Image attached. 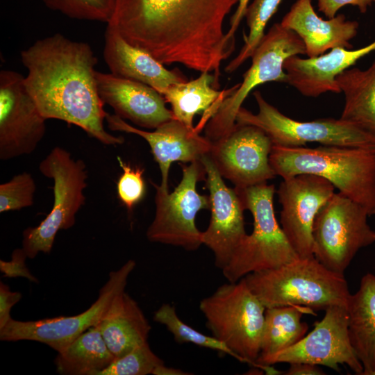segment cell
<instances>
[{"label": "cell", "instance_id": "cell-1", "mask_svg": "<svg viewBox=\"0 0 375 375\" xmlns=\"http://www.w3.org/2000/svg\"><path fill=\"white\" fill-rule=\"evenodd\" d=\"M240 0H116L108 26L131 45L164 65L181 64L215 73L235 45L226 40L224 21Z\"/></svg>", "mask_w": 375, "mask_h": 375}, {"label": "cell", "instance_id": "cell-2", "mask_svg": "<svg viewBox=\"0 0 375 375\" xmlns=\"http://www.w3.org/2000/svg\"><path fill=\"white\" fill-rule=\"evenodd\" d=\"M20 56L28 70L26 88L46 119L74 124L106 145L124 142L104 128L108 112L97 88L98 59L89 44L56 33L35 41Z\"/></svg>", "mask_w": 375, "mask_h": 375}, {"label": "cell", "instance_id": "cell-3", "mask_svg": "<svg viewBox=\"0 0 375 375\" xmlns=\"http://www.w3.org/2000/svg\"><path fill=\"white\" fill-rule=\"evenodd\" d=\"M270 164L283 178L301 174L322 176L339 192L375 215V151L358 147L315 148L273 145Z\"/></svg>", "mask_w": 375, "mask_h": 375}, {"label": "cell", "instance_id": "cell-4", "mask_svg": "<svg viewBox=\"0 0 375 375\" xmlns=\"http://www.w3.org/2000/svg\"><path fill=\"white\" fill-rule=\"evenodd\" d=\"M243 278L266 308L296 305L326 310L335 305L347 306L351 294L344 274L330 270L315 257H299Z\"/></svg>", "mask_w": 375, "mask_h": 375}, {"label": "cell", "instance_id": "cell-5", "mask_svg": "<svg viewBox=\"0 0 375 375\" xmlns=\"http://www.w3.org/2000/svg\"><path fill=\"white\" fill-rule=\"evenodd\" d=\"M235 189L244 210L253 216V229L222 270L226 279L236 282L250 273L278 267L298 258L275 217L274 185L265 183Z\"/></svg>", "mask_w": 375, "mask_h": 375}, {"label": "cell", "instance_id": "cell-6", "mask_svg": "<svg viewBox=\"0 0 375 375\" xmlns=\"http://www.w3.org/2000/svg\"><path fill=\"white\" fill-rule=\"evenodd\" d=\"M199 309L212 336L239 361L258 366L266 308L244 278L220 285L200 301Z\"/></svg>", "mask_w": 375, "mask_h": 375}, {"label": "cell", "instance_id": "cell-7", "mask_svg": "<svg viewBox=\"0 0 375 375\" xmlns=\"http://www.w3.org/2000/svg\"><path fill=\"white\" fill-rule=\"evenodd\" d=\"M39 169L53 181V203L51 210L38 226L23 232L22 249L31 259L40 252L50 253L58 232L75 224L76 215L85 202L83 191L87 187L85 162L81 159L75 160L62 147H54L40 162Z\"/></svg>", "mask_w": 375, "mask_h": 375}, {"label": "cell", "instance_id": "cell-8", "mask_svg": "<svg viewBox=\"0 0 375 375\" xmlns=\"http://www.w3.org/2000/svg\"><path fill=\"white\" fill-rule=\"evenodd\" d=\"M258 112L253 114L241 107L235 123L256 126L270 138L274 145L304 147L315 142L325 146L358 147L375 151V133L341 118H325L301 122L293 119L269 103L255 91Z\"/></svg>", "mask_w": 375, "mask_h": 375}, {"label": "cell", "instance_id": "cell-9", "mask_svg": "<svg viewBox=\"0 0 375 375\" xmlns=\"http://www.w3.org/2000/svg\"><path fill=\"white\" fill-rule=\"evenodd\" d=\"M301 39L293 31L276 23L265 34L251 56L252 62L241 83L220 103L206 126V138L212 142L228 135L235 126L238 111L248 94L267 82L287 81L285 61L291 56L305 55Z\"/></svg>", "mask_w": 375, "mask_h": 375}, {"label": "cell", "instance_id": "cell-10", "mask_svg": "<svg viewBox=\"0 0 375 375\" xmlns=\"http://www.w3.org/2000/svg\"><path fill=\"white\" fill-rule=\"evenodd\" d=\"M368 217L361 205L335 192L314 220L315 258L330 270L344 274L357 252L375 242Z\"/></svg>", "mask_w": 375, "mask_h": 375}, {"label": "cell", "instance_id": "cell-11", "mask_svg": "<svg viewBox=\"0 0 375 375\" xmlns=\"http://www.w3.org/2000/svg\"><path fill=\"white\" fill-rule=\"evenodd\" d=\"M182 178L173 192L153 182L156 189V212L147 230V239L195 251L202 244L201 234L196 226L197 213L210 209L209 197L199 194L197 182L204 179L206 169L201 161L182 166Z\"/></svg>", "mask_w": 375, "mask_h": 375}, {"label": "cell", "instance_id": "cell-12", "mask_svg": "<svg viewBox=\"0 0 375 375\" xmlns=\"http://www.w3.org/2000/svg\"><path fill=\"white\" fill-rule=\"evenodd\" d=\"M135 265L134 260H129L118 269L110 272L98 298L81 313L36 321H19L12 318L0 329V340L35 341L47 344L57 352L62 351L83 333L98 324L114 297L125 290L128 276Z\"/></svg>", "mask_w": 375, "mask_h": 375}, {"label": "cell", "instance_id": "cell-13", "mask_svg": "<svg viewBox=\"0 0 375 375\" xmlns=\"http://www.w3.org/2000/svg\"><path fill=\"white\" fill-rule=\"evenodd\" d=\"M28 93L24 76L0 72V159L33 153L46 133L45 121Z\"/></svg>", "mask_w": 375, "mask_h": 375}, {"label": "cell", "instance_id": "cell-14", "mask_svg": "<svg viewBox=\"0 0 375 375\" xmlns=\"http://www.w3.org/2000/svg\"><path fill=\"white\" fill-rule=\"evenodd\" d=\"M273 145L259 127L236 123L228 135L212 142L209 156L223 178L235 188H245L276 176L269 162Z\"/></svg>", "mask_w": 375, "mask_h": 375}, {"label": "cell", "instance_id": "cell-15", "mask_svg": "<svg viewBox=\"0 0 375 375\" xmlns=\"http://www.w3.org/2000/svg\"><path fill=\"white\" fill-rule=\"evenodd\" d=\"M278 362H307L339 370L346 365L356 374L363 367L351 346L348 333V312L345 306L326 309L323 319L312 331L290 347L268 360L266 366Z\"/></svg>", "mask_w": 375, "mask_h": 375}, {"label": "cell", "instance_id": "cell-16", "mask_svg": "<svg viewBox=\"0 0 375 375\" xmlns=\"http://www.w3.org/2000/svg\"><path fill=\"white\" fill-rule=\"evenodd\" d=\"M334 190L328 181L315 174H301L283 178L277 190L282 206L281 226L299 258L315 257L314 220Z\"/></svg>", "mask_w": 375, "mask_h": 375}, {"label": "cell", "instance_id": "cell-17", "mask_svg": "<svg viewBox=\"0 0 375 375\" xmlns=\"http://www.w3.org/2000/svg\"><path fill=\"white\" fill-rule=\"evenodd\" d=\"M206 172L211 217L202 232V244L213 253L215 266L222 270L247 235L243 212L244 208L235 189L223 181L209 154L201 159Z\"/></svg>", "mask_w": 375, "mask_h": 375}, {"label": "cell", "instance_id": "cell-18", "mask_svg": "<svg viewBox=\"0 0 375 375\" xmlns=\"http://www.w3.org/2000/svg\"><path fill=\"white\" fill-rule=\"evenodd\" d=\"M106 121L110 130L135 134L148 142L161 172L160 185L167 190H169L168 176L172 162L201 161L210 153L212 147L211 141L199 135L197 128H189L174 118L153 131L134 127L115 114L108 113Z\"/></svg>", "mask_w": 375, "mask_h": 375}, {"label": "cell", "instance_id": "cell-19", "mask_svg": "<svg viewBox=\"0 0 375 375\" xmlns=\"http://www.w3.org/2000/svg\"><path fill=\"white\" fill-rule=\"evenodd\" d=\"M97 84L104 104L123 119L144 128L156 129L174 119L163 96L142 83L97 72Z\"/></svg>", "mask_w": 375, "mask_h": 375}, {"label": "cell", "instance_id": "cell-20", "mask_svg": "<svg viewBox=\"0 0 375 375\" xmlns=\"http://www.w3.org/2000/svg\"><path fill=\"white\" fill-rule=\"evenodd\" d=\"M373 51H375V40L354 50L337 47L313 58L291 56L283 65L286 83L308 97H317L329 92L340 93L336 77Z\"/></svg>", "mask_w": 375, "mask_h": 375}, {"label": "cell", "instance_id": "cell-21", "mask_svg": "<svg viewBox=\"0 0 375 375\" xmlns=\"http://www.w3.org/2000/svg\"><path fill=\"white\" fill-rule=\"evenodd\" d=\"M281 24L294 32L303 41L306 55L313 58L337 47L351 49L358 23L344 15L324 19L315 12L312 0H297L283 17Z\"/></svg>", "mask_w": 375, "mask_h": 375}, {"label": "cell", "instance_id": "cell-22", "mask_svg": "<svg viewBox=\"0 0 375 375\" xmlns=\"http://www.w3.org/2000/svg\"><path fill=\"white\" fill-rule=\"evenodd\" d=\"M103 55L111 74L146 84L162 95L171 85L188 81L178 69H167L150 53L127 42L108 25Z\"/></svg>", "mask_w": 375, "mask_h": 375}, {"label": "cell", "instance_id": "cell-23", "mask_svg": "<svg viewBox=\"0 0 375 375\" xmlns=\"http://www.w3.org/2000/svg\"><path fill=\"white\" fill-rule=\"evenodd\" d=\"M115 358L148 342L151 326L143 311L126 291L119 292L97 325Z\"/></svg>", "mask_w": 375, "mask_h": 375}, {"label": "cell", "instance_id": "cell-24", "mask_svg": "<svg viewBox=\"0 0 375 375\" xmlns=\"http://www.w3.org/2000/svg\"><path fill=\"white\" fill-rule=\"evenodd\" d=\"M348 333L353 351L363 367L360 375L375 370V275L362 276L358 291L347 303Z\"/></svg>", "mask_w": 375, "mask_h": 375}, {"label": "cell", "instance_id": "cell-25", "mask_svg": "<svg viewBox=\"0 0 375 375\" xmlns=\"http://www.w3.org/2000/svg\"><path fill=\"white\" fill-rule=\"evenodd\" d=\"M234 88L235 86L226 91H218L215 76L205 72L192 81L171 85L162 96L171 104L174 119L189 128H194L195 115L201 112L207 114L199 125L202 127Z\"/></svg>", "mask_w": 375, "mask_h": 375}, {"label": "cell", "instance_id": "cell-26", "mask_svg": "<svg viewBox=\"0 0 375 375\" xmlns=\"http://www.w3.org/2000/svg\"><path fill=\"white\" fill-rule=\"evenodd\" d=\"M336 82L344 95L340 118L375 133V60L367 69H346Z\"/></svg>", "mask_w": 375, "mask_h": 375}, {"label": "cell", "instance_id": "cell-27", "mask_svg": "<svg viewBox=\"0 0 375 375\" xmlns=\"http://www.w3.org/2000/svg\"><path fill=\"white\" fill-rule=\"evenodd\" d=\"M310 310L296 305L266 308L260 353L256 360L258 367L265 368L269 358L305 336L308 326L301 317Z\"/></svg>", "mask_w": 375, "mask_h": 375}, {"label": "cell", "instance_id": "cell-28", "mask_svg": "<svg viewBox=\"0 0 375 375\" xmlns=\"http://www.w3.org/2000/svg\"><path fill=\"white\" fill-rule=\"evenodd\" d=\"M115 358L94 326L58 352L54 363L57 372L62 375H99Z\"/></svg>", "mask_w": 375, "mask_h": 375}, {"label": "cell", "instance_id": "cell-29", "mask_svg": "<svg viewBox=\"0 0 375 375\" xmlns=\"http://www.w3.org/2000/svg\"><path fill=\"white\" fill-rule=\"evenodd\" d=\"M283 0H253L248 5L246 17L249 33L244 37V44L238 55L225 67L227 73L235 71L245 60L251 58L265 35L267 22L277 11Z\"/></svg>", "mask_w": 375, "mask_h": 375}, {"label": "cell", "instance_id": "cell-30", "mask_svg": "<svg viewBox=\"0 0 375 375\" xmlns=\"http://www.w3.org/2000/svg\"><path fill=\"white\" fill-rule=\"evenodd\" d=\"M153 319L165 326L178 343H192L236 358L233 352L224 343L212 335L209 336L198 331L183 322L178 316L175 307L171 304H162L154 312Z\"/></svg>", "mask_w": 375, "mask_h": 375}, {"label": "cell", "instance_id": "cell-31", "mask_svg": "<svg viewBox=\"0 0 375 375\" xmlns=\"http://www.w3.org/2000/svg\"><path fill=\"white\" fill-rule=\"evenodd\" d=\"M49 9L78 20L108 23L116 0H42Z\"/></svg>", "mask_w": 375, "mask_h": 375}, {"label": "cell", "instance_id": "cell-32", "mask_svg": "<svg viewBox=\"0 0 375 375\" xmlns=\"http://www.w3.org/2000/svg\"><path fill=\"white\" fill-rule=\"evenodd\" d=\"M164 364L150 348L148 342L142 343L114 360L99 375H147Z\"/></svg>", "mask_w": 375, "mask_h": 375}, {"label": "cell", "instance_id": "cell-33", "mask_svg": "<svg viewBox=\"0 0 375 375\" xmlns=\"http://www.w3.org/2000/svg\"><path fill=\"white\" fill-rule=\"evenodd\" d=\"M36 184L32 175L22 172L0 185V212L19 210L33 204Z\"/></svg>", "mask_w": 375, "mask_h": 375}, {"label": "cell", "instance_id": "cell-34", "mask_svg": "<svg viewBox=\"0 0 375 375\" xmlns=\"http://www.w3.org/2000/svg\"><path fill=\"white\" fill-rule=\"evenodd\" d=\"M117 161L122 169V174L117 182V196L128 212L140 202L146 193V185L143 174L144 169L132 167L124 162L119 156Z\"/></svg>", "mask_w": 375, "mask_h": 375}, {"label": "cell", "instance_id": "cell-35", "mask_svg": "<svg viewBox=\"0 0 375 375\" xmlns=\"http://www.w3.org/2000/svg\"><path fill=\"white\" fill-rule=\"evenodd\" d=\"M28 258L23 249H15L11 255L10 261L0 260V270L3 277H23L28 281L37 283V278L31 273L26 265Z\"/></svg>", "mask_w": 375, "mask_h": 375}, {"label": "cell", "instance_id": "cell-36", "mask_svg": "<svg viewBox=\"0 0 375 375\" xmlns=\"http://www.w3.org/2000/svg\"><path fill=\"white\" fill-rule=\"evenodd\" d=\"M375 0H317L318 9L329 18L334 17L338 10L344 6L358 7L360 12L365 13Z\"/></svg>", "mask_w": 375, "mask_h": 375}, {"label": "cell", "instance_id": "cell-37", "mask_svg": "<svg viewBox=\"0 0 375 375\" xmlns=\"http://www.w3.org/2000/svg\"><path fill=\"white\" fill-rule=\"evenodd\" d=\"M22 299V294L12 292L10 287L0 282V329L3 328L12 319L11 308Z\"/></svg>", "mask_w": 375, "mask_h": 375}, {"label": "cell", "instance_id": "cell-38", "mask_svg": "<svg viewBox=\"0 0 375 375\" xmlns=\"http://www.w3.org/2000/svg\"><path fill=\"white\" fill-rule=\"evenodd\" d=\"M250 0H240L237 8L231 17L230 28L226 33V40L231 44L235 45V33L244 17L247 8Z\"/></svg>", "mask_w": 375, "mask_h": 375}, {"label": "cell", "instance_id": "cell-39", "mask_svg": "<svg viewBox=\"0 0 375 375\" xmlns=\"http://www.w3.org/2000/svg\"><path fill=\"white\" fill-rule=\"evenodd\" d=\"M287 370L288 375H321L323 371L317 365L307 362H292Z\"/></svg>", "mask_w": 375, "mask_h": 375}, {"label": "cell", "instance_id": "cell-40", "mask_svg": "<svg viewBox=\"0 0 375 375\" xmlns=\"http://www.w3.org/2000/svg\"><path fill=\"white\" fill-rule=\"evenodd\" d=\"M152 374L154 375H187L188 372L178 369L167 367L164 364L160 365L155 368Z\"/></svg>", "mask_w": 375, "mask_h": 375}, {"label": "cell", "instance_id": "cell-41", "mask_svg": "<svg viewBox=\"0 0 375 375\" xmlns=\"http://www.w3.org/2000/svg\"><path fill=\"white\" fill-rule=\"evenodd\" d=\"M370 375H375V370H374V371H373V372H372L371 373V374H370Z\"/></svg>", "mask_w": 375, "mask_h": 375}]
</instances>
